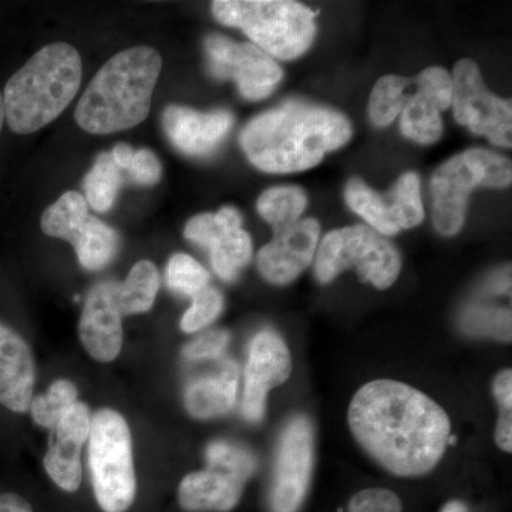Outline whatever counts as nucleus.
<instances>
[{
  "label": "nucleus",
  "instance_id": "nucleus-7",
  "mask_svg": "<svg viewBox=\"0 0 512 512\" xmlns=\"http://www.w3.org/2000/svg\"><path fill=\"white\" fill-rule=\"evenodd\" d=\"M89 461L101 510L126 512L136 500L137 478L130 429L116 410L101 409L92 417Z\"/></svg>",
  "mask_w": 512,
  "mask_h": 512
},
{
  "label": "nucleus",
  "instance_id": "nucleus-34",
  "mask_svg": "<svg viewBox=\"0 0 512 512\" xmlns=\"http://www.w3.org/2000/svg\"><path fill=\"white\" fill-rule=\"evenodd\" d=\"M124 171L130 174L131 181L138 185H144V187L156 185L163 174L160 160L153 151L147 150V148L134 151L133 157Z\"/></svg>",
  "mask_w": 512,
  "mask_h": 512
},
{
  "label": "nucleus",
  "instance_id": "nucleus-13",
  "mask_svg": "<svg viewBox=\"0 0 512 512\" xmlns=\"http://www.w3.org/2000/svg\"><path fill=\"white\" fill-rule=\"evenodd\" d=\"M345 197L349 207L379 234L396 235L424 220L419 175L414 173L402 175L386 195L377 194L362 180L353 178L346 185Z\"/></svg>",
  "mask_w": 512,
  "mask_h": 512
},
{
  "label": "nucleus",
  "instance_id": "nucleus-24",
  "mask_svg": "<svg viewBox=\"0 0 512 512\" xmlns=\"http://www.w3.org/2000/svg\"><path fill=\"white\" fill-rule=\"evenodd\" d=\"M402 133L404 137L420 144L436 143L443 133L440 109L436 101L417 90L410 94L402 110Z\"/></svg>",
  "mask_w": 512,
  "mask_h": 512
},
{
  "label": "nucleus",
  "instance_id": "nucleus-40",
  "mask_svg": "<svg viewBox=\"0 0 512 512\" xmlns=\"http://www.w3.org/2000/svg\"><path fill=\"white\" fill-rule=\"evenodd\" d=\"M3 123H5V107H3V96L0 93V131H2Z\"/></svg>",
  "mask_w": 512,
  "mask_h": 512
},
{
  "label": "nucleus",
  "instance_id": "nucleus-9",
  "mask_svg": "<svg viewBox=\"0 0 512 512\" xmlns=\"http://www.w3.org/2000/svg\"><path fill=\"white\" fill-rule=\"evenodd\" d=\"M40 228L47 237L64 239L73 245L80 265L100 271L119 251V234L89 214L86 198L77 191L64 192L42 215Z\"/></svg>",
  "mask_w": 512,
  "mask_h": 512
},
{
  "label": "nucleus",
  "instance_id": "nucleus-37",
  "mask_svg": "<svg viewBox=\"0 0 512 512\" xmlns=\"http://www.w3.org/2000/svg\"><path fill=\"white\" fill-rule=\"evenodd\" d=\"M497 446L507 453L512 450V410H500V419L495 427Z\"/></svg>",
  "mask_w": 512,
  "mask_h": 512
},
{
  "label": "nucleus",
  "instance_id": "nucleus-15",
  "mask_svg": "<svg viewBox=\"0 0 512 512\" xmlns=\"http://www.w3.org/2000/svg\"><path fill=\"white\" fill-rule=\"evenodd\" d=\"M292 357L284 339L272 330H262L249 345L245 366L244 400L245 419L258 423L264 419L266 397L274 387L281 386L291 377Z\"/></svg>",
  "mask_w": 512,
  "mask_h": 512
},
{
  "label": "nucleus",
  "instance_id": "nucleus-29",
  "mask_svg": "<svg viewBox=\"0 0 512 512\" xmlns=\"http://www.w3.org/2000/svg\"><path fill=\"white\" fill-rule=\"evenodd\" d=\"M167 285L171 291L192 298L202 289L210 286V274L192 256L175 254L168 261Z\"/></svg>",
  "mask_w": 512,
  "mask_h": 512
},
{
  "label": "nucleus",
  "instance_id": "nucleus-3",
  "mask_svg": "<svg viewBox=\"0 0 512 512\" xmlns=\"http://www.w3.org/2000/svg\"><path fill=\"white\" fill-rule=\"evenodd\" d=\"M163 59L154 47L123 50L104 63L77 103L74 119L97 136L130 130L150 114Z\"/></svg>",
  "mask_w": 512,
  "mask_h": 512
},
{
  "label": "nucleus",
  "instance_id": "nucleus-18",
  "mask_svg": "<svg viewBox=\"0 0 512 512\" xmlns=\"http://www.w3.org/2000/svg\"><path fill=\"white\" fill-rule=\"evenodd\" d=\"M228 110L200 113L183 106H168L163 114L165 136L180 153L190 157L211 156L234 126Z\"/></svg>",
  "mask_w": 512,
  "mask_h": 512
},
{
  "label": "nucleus",
  "instance_id": "nucleus-14",
  "mask_svg": "<svg viewBox=\"0 0 512 512\" xmlns=\"http://www.w3.org/2000/svg\"><path fill=\"white\" fill-rule=\"evenodd\" d=\"M184 237L210 251L212 268L222 281H235L251 261L252 239L235 208L197 215L185 225Z\"/></svg>",
  "mask_w": 512,
  "mask_h": 512
},
{
  "label": "nucleus",
  "instance_id": "nucleus-4",
  "mask_svg": "<svg viewBox=\"0 0 512 512\" xmlns=\"http://www.w3.org/2000/svg\"><path fill=\"white\" fill-rule=\"evenodd\" d=\"M83 63L69 43L47 45L10 77L3 90L5 121L16 134H32L55 121L82 84Z\"/></svg>",
  "mask_w": 512,
  "mask_h": 512
},
{
  "label": "nucleus",
  "instance_id": "nucleus-19",
  "mask_svg": "<svg viewBox=\"0 0 512 512\" xmlns=\"http://www.w3.org/2000/svg\"><path fill=\"white\" fill-rule=\"evenodd\" d=\"M114 282H101L87 295L79 335L84 349L99 362H113L123 346L121 313L114 298Z\"/></svg>",
  "mask_w": 512,
  "mask_h": 512
},
{
  "label": "nucleus",
  "instance_id": "nucleus-27",
  "mask_svg": "<svg viewBox=\"0 0 512 512\" xmlns=\"http://www.w3.org/2000/svg\"><path fill=\"white\" fill-rule=\"evenodd\" d=\"M305 207V192L298 187L269 188L256 202L259 214L274 229L299 221Z\"/></svg>",
  "mask_w": 512,
  "mask_h": 512
},
{
  "label": "nucleus",
  "instance_id": "nucleus-10",
  "mask_svg": "<svg viewBox=\"0 0 512 512\" xmlns=\"http://www.w3.org/2000/svg\"><path fill=\"white\" fill-rule=\"evenodd\" d=\"M454 117L477 136H485L495 146L511 144V100H503L488 92L480 69L471 60H461L453 76Z\"/></svg>",
  "mask_w": 512,
  "mask_h": 512
},
{
  "label": "nucleus",
  "instance_id": "nucleus-39",
  "mask_svg": "<svg viewBox=\"0 0 512 512\" xmlns=\"http://www.w3.org/2000/svg\"><path fill=\"white\" fill-rule=\"evenodd\" d=\"M441 512H468V508L461 501H450V503L444 505Z\"/></svg>",
  "mask_w": 512,
  "mask_h": 512
},
{
  "label": "nucleus",
  "instance_id": "nucleus-16",
  "mask_svg": "<svg viewBox=\"0 0 512 512\" xmlns=\"http://www.w3.org/2000/svg\"><path fill=\"white\" fill-rule=\"evenodd\" d=\"M274 231L272 241L258 252V269L269 284H291L312 264L320 225L308 218Z\"/></svg>",
  "mask_w": 512,
  "mask_h": 512
},
{
  "label": "nucleus",
  "instance_id": "nucleus-33",
  "mask_svg": "<svg viewBox=\"0 0 512 512\" xmlns=\"http://www.w3.org/2000/svg\"><path fill=\"white\" fill-rule=\"evenodd\" d=\"M349 512H402L399 495L386 488H367L353 495Z\"/></svg>",
  "mask_w": 512,
  "mask_h": 512
},
{
  "label": "nucleus",
  "instance_id": "nucleus-22",
  "mask_svg": "<svg viewBox=\"0 0 512 512\" xmlns=\"http://www.w3.org/2000/svg\"><path fill=\"white\" fill-rule=\"evenodd\" d=\"M237 392L238 370L228 365L220 375L202 377L188 384L184 394L185 409L194 419H215L235 406Z\"/></svg>",
  "mask_w": 512,
  "mask_h": 512
},
{
  "label": "nucleus",
  "instance_id": "nucleus-6",
  "mask_svg": "<svg viewBox=\"0 0 512 512\" xmlns=\"http://www.w3.org/2000/svg\"><path fill=\"white\" fill-rule=\"evenodd\" d=\"M511 180V161L493 151L473 148L450 158L431 178L434 227L444 237H454L463 228L471 192L480 185L507 187Z\"/></svg>",
  "mask_w": 512,
  "mask_h": 512
},
{
  "label": "nucleus",
  "instance_id": "nucleus-30",
  "mask_svg": "<svg viewBox=\"0 0 512 512\" xmlns=\"http://www.w3.org/2000/svg\"><path fill=\"white\" fill-rule=\"evenodd\" d=\"M207 461L210 466L225 468L247 481L258 468V461L251 451L228 441L211 443L207 448Z\"/></svg>",
  "mask_w": 512,
  "mask_h": 512
},
{
  "label": "nucleus",
  "instance_id": "nucleus-12",
  "mask_svg": "<svg viewBox=\"0 0 512 512\" xmlns=\"http://www.w3.org/2000/svg\"><path fill=\"white\" fill-rule=\"evenodd\" d=\"M204 47L211 76L235 80L247 100L265 99L281 82V67L251 43H237L214 33L205 37Z\"/></svg>",
  "mask_w": 512,
  "mask_h": 512
},
{
  "label": "nucleus",
  "instance_id": "nucleus-1",
  "mask_svg": "<svg viewBox=\"0 0 512 512\" xmlns=\"http://www.w3.org/2000/svg\"><path fill=\"white\" fill-rule=\"evenodd\" d=\"M350 430L373 460L397 477H423L440 463L451 434L446 410L396 380H373L350 402Z\"/></svg>",
  "mask_w": 512,
  "mask_h": 512
},
{
  "label": "nucleus",
  "instance_id": "nucleus-38",
  "mask_svg": "<svg viewBox=\"0 0 512 512\" xmlns=\"http://www.w3.org/2000/svg\"><path fill=\"white\" fill-rule=\"evenodd\" d=\"M0 512H33L32 505L18 494H0Z\"/></svg>",
  "mask_w": 512,
  "mask_h": 512
},
{
  "label": "nucleus",
  "instance_id": "nucleus-21",
  "mask_svg": "<svg viewBox=\"0 0 512 512\" xmlns=\"http://www.w3.org/2000/svg\"><path fill=\"white\" fill-rule=\"evenodd\" d=\"M245 478L218 466L188 474L178 488V503L187 512H229L244 494Z\"/></svg>",
  "mask_w": 512,
  "mask_h": 512
},
{
  "label": "nucleus",
  "instance_id": "nucleus-2",
  "mask_svg": "<svg viewBox=\"0 0 512 512\" xmlns=\"http://www.w3.org/2000/svg\"><path fill=\"white\" fill-rule=\"evenodd\" d=\"M350 136L349 120L338 111L288 101L249 121L239 140L256 168L286 174L315 167L326 153L345 146Z\"/></svg>",
  "mask_w": 512,
  "mask_h": 512
},
{
  "label": "nucleus",
  "instance_id": "nucleus-5",
  "mask_svg": "<svg viewBox=\"0 0 512 512\" xmlns=\"http://www.w3.org/2000/svg\"><path fill=\"white\" fill-rule=\"evenodd\" d=\"M212 15L225 26L239 28L268 56L292 60L311 47L315 13L301 3L284 0H217Z\"/></svg>",
  "mask_w": 512,
  "mask_h": 512
},
{
  "label": "nucleus",
  "instance_id": "nucleus-11",
  "mask_svg": "<svg viewBox=\"0 0 512 512\" xmlns=\"http://www.w3.org/2000/svg\"><path fill=\"white\" fill-rule=\"evenodd\" d=\"M315 460V433L312 421L295 416L288 421L276 451L272 512H298L311 487Z\"/></svg>",
  "mask_w": 512,
  "mask_h": 512
},
{
  "label": "nucleus",
  "instance_id": "nucleus-26",
  "mask_svg": "<svg viewBox=\"0 0 512 512\" xmlns=\"http://www.w3.org/2000/svg\"><path fill=\"white\" fill-rule=\"evenodd\" d=\"M410 80L402 76H383L373 92L370 94L369 116L370 120L379 127L389 126L393 120L402 113L407 100H409Z\"/></svg>",
  "mask_w": 512,
  "mask_h": 512
},
{
  "label": "nucleus",
  "instance_id": "nucleus-35",
  "mask_svg": "<svg viewBox=\"0 0 512 512\" xmlns=\"http://www.w3.org/2000/svg\"><path fill=\"white\" fill-rule=\"evenodd\" d=\"M229 339L231 336L225 330H210L188 343L183 350L184 356L190 360L215 359L227 348Z\"/></svg>",
  "mask_w": 512,
  "mask_h": 512
},
{
  "label": "nucleus",
  "instance_id": "nucleus-32",
  "mask_svg": "<svg viewBox=\"0 0 512 512\" xmlns=\"http://www.w3.org/2000/svg\"><path fill=\"white\" fill-rule=\"evenodd\" d=\"M417 90L436 101L440 111L447 110L453 101V79L443 67H429L416 79Z\"/></svg>",
  "mask_w": 512,
  "mask_h": 512
},
{
  "label": "nucleus",
  "instance_id": "nucleus-25",
  "mask_svg": "<svg viewBox=\"0 0 512 512\" xmlns=\"http://www.w3.org/2000/svg\"><path fill=\"white\" fill-rule=\"evenodd\" d=\"M121 180V170L114 163L111 153H101L94 161L90 173L84 177L86 201L96 211H110L119 195Z\"/></svg>",
  "mask_w": 512,
  "mask_h": 512
},
{
  "label": "nucleus",
  "instance_id": "nucleus-8",
  "mask_svg": "<svg viewBox=\"0 0 512 512\" xmlns=\"http://www.w3.org/2000/svg\"><path fill=\"white\" fill-rule=\"evenodd\" d=\"M349 269H355L363 282L387 289L402 271V256L366 225L336 229L320 244L315 261L316 279L320 284H329Z\"/></svg>",
  "mask_w": 512,
  "mask_h": 512
},
{
  "label": "nucleus",
  "instance_id": "nucleus-17",
  "mask_svg": "<svg viewBox=\"0 0 512 512\" xmlns=\"http://www.w3.org/2000/svg\"><path fill=\"white\" fill-rule=\"evenodd\" d=\"M90 426L89 407L77 402L52 430L43 464L49 477L67 493H74L82 484V447L89 440Z\"/></svg>",
  "mask_w": 512,
  "mask_h": 512
},
{
  "label": "nucleus",
  "instance_id": "nucleus-28",
  "mask_svg": "<svg viewBox=\"0 0 512 512\" xmlns=\"http://www.w3.org/2000/svg\"><path fill=\"white\" fill-rule=\"evenodd\" d=\"M76 403V386L69 380L60 379L49 387L47 393L33 397L29 410L36 424L53 430Z\"/></svg>",
  "mask_w": 512,
  "mask_h": 512
},
{
  "label": "nucleus",
  "instance_id": "nucleus-36",
  "mask_svg": "<svg viewBox=\"0 0 512 512\" xmlns=\"http://www.w3.org/2000/svg\"><path fill=\"white\" fill-rule=\"evenodd\" d=\"M495 400L500 404V410H512V373L505 369L498 373L493 383Z\"/></svg>",
  "mask_w": 512,
  "mask_h": 512
},
{
  "label": "nucleus",
  "instance_id": "nucleus-23",
  "mask_svg": "<svg viewBox=\"0 0 512 512\" xmlns=\"http://www.w3.org/2000/svg\"><path fill=\"white\" fill-rule=\"evenodd\" d=\"M160 289V274L157 266L147 259L131 268L126 281L116 284L114 298L123 315H137L153 308Z\"/></svg>",
  "mask_w": 512,
  "mask_h": 512
},
{
  "label": "nucleus",
  "instance_id": "nucleus-31",
  "mask_svg": "<svg viewBox=\"0 0 512 512\" xmlns=\"http://www.w3.org/2000/svg\"><path fill=\"white\" fill-rule=\"evenodd\" d=\"M222 308H224V298L221 292L207 286L197 295L192 296V305L181 319V329L185 333L200 332L220 316Z\"/></svg>",
  "mask_w": 512,
  "mask_h": 512
},
{
  "label": "nucleus",
  "instance_id": "nucleus-20",
  "mask_svg": "<svg viewBox=\"0 0 512 512\" xmlns=\"http://www.w3.org/2000/svg\"><path fill=\"white\" fill-rule=\"evenodd\" d=\"M35 379V360L28 343L0 323V404L15 413L28 412Z\"/></svg>",
  "mask_w": 512,
  "mask_h": 512
}]
</instances>
